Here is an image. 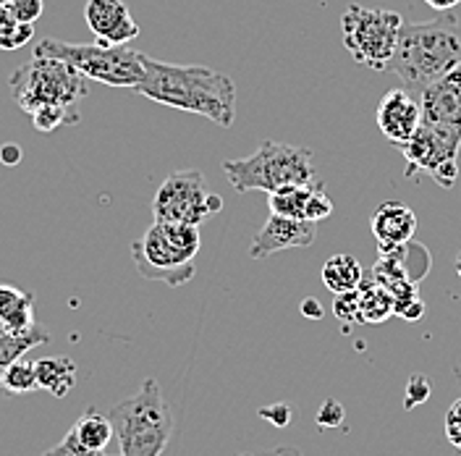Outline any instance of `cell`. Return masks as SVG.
<instances>
[{
    "label": "cell",
    "instance_id": "cell-8",
    "mask_svg": "<svg viewBox=\"0 0 461 456\" xmlns=\"http://www.w3.org/2000/svg\"><path fill=\"white\" fill-rule=\"evenodd\" d=\"M402 27L403 19L396 11L365 8L359 3H351L341 16V40L348 56L357 63L373 71H385L396 50Z\"/></svg>",
    "mask_w": 461,
    "mask_h": 456
},
{
    "label": "cell",
    "instance_id": "cell-44",
    "mask_svg": "<svg viewBox=\"0 0 461 456\" xmlns=\"http://www.w3.org/2000/svg\"><path fill=\"white\" fill-rule=\"evenodd\" d=\"M8 3H11V0H0V5H8Z\"/></svg>",
    "mask_w": 461,
    "mask_h": 456
},
{
    "label": "cell",
    "instance_id": "cell-2",
    "mask_svg": "<svg viewBox=\"0 0 461 456\" xmlns=\"http://www.w3.org/2000/svg\"><path fill=\"white\" fill-rule=\"evenodd\" d=\"M461 63V24L454 14H438L430 22L403 24L396 50L388 60V74L406 87L425 89Z\"/></svg>",
    "mask_w": 461,
    "mask_h": 456
},
{
    "label": "cell",
    "instance_id": "cell-14",
    "mask_svg": "<svg viewBox=\"0 0 461 456\" xmlns=\"http://www.w3.org/2000/svg\"><path fill=\"white\" fill-rule=\"evenodd\" d=\"M430 270V252L428 247L417 244L414 239L406 242L396 250H388V252H380V260L375 262L373 278L377 284H385V281H393V278H403V281H411V284L420 286V281L428 276Z\"/></svg>",
    "mask_w": 461,
    "mask_h": 456
},
{
    "label": "cell",
    "instance_id": "cell-37",
    "mask_svg": "<svg viewBox=\"0 0 461 456\" xmlns=\"http://www.w3.org/2000/svg\"><path fill=\"white\" fill-rule=\"evenodd\" d=\"M461 423V399H456L451 406H448V412H446V425H459Z\"/></svg>",
    "mask_w": 461,
    "mask_h": 456
},
{
    "label": "cell",
    "instance_id": "cell-3",
    "mask_svg": "<svg viewBox=\"0 0 461 456\" xmlns=\"http://www.w3.org/2000/svg\"><path fill=\"white\" fill-rule=\"evenodd\" d=\"M200 226L155 221L144 231L142 239L131 244V257L142 278L178 288L194 278V260L200 255Z\"/></svg>",
    "mask_w": 461,
    "mask_h": 456
},
{
    "label": "cell",
    "instance_id": "cell-6",
    "mask_svg": "<svg viewBox=\"0 0 461 456\" xmlns=\"http://www.w3.org/2000/svg\"><path fill=\"white\" fill-rule=\"evenodd\" d=\"M34 56L66 60L79 74H85L86 79L108 87L134 89L144 79L142 53L131 50L129 45H105V42L74 45V42L45 37L34 45Z\"/></svg>",
    "mask_w": 461,
    "mask_h": 456
},
{
    "label": "cell",
    "instance_id": "cell-5",
    "mask_svg": "<svg viewBox=\"0 0 461 456\" xmlns=\"http://www.w3.org/2000/svg\"><path fill=\"white\" fill-rule=\"evenodd\" d=\"M223 173L236 192H276L291 184H310L317 173L312 166V152L307 147L284 142H265L249 158L226 160Z\"/></svg>",
    "mask_w": 461,
    "mask_h": 456
},
{
    "label": "cell",
    "instance_id": "cell-23",
    "mask_svg": "<svg viewBox=\"0 0 461 456\" xmlns=\"http://www.w3.org/2000/svg\"><path fill=\"white\" fill-rule=\"evenodd\" d=\"M32 126L37 129V132H42V134H50V132H56L60 126H74V123H79L82 121V114H79V108H68V105H40V108H34L32 114Z\"/></svg>",
    "mask_w": 461,
    "mask_h": 456
},
{
    "label": "cell",
    "instance_id": "cell-29",
    "mask_svg": "<svg viewBox=\"0 0 461 456\" xmlns=\"http://www.w3.org/2000/svg\"><path fill=\"white\" fill-rule=\"evenodd\" d=\"M42 8H45L42 0H11L8 3L14 22H22V24H34L42 16Z\"/></svg>",
    "mask_w": 461,
    "mask_h": 456
},
{
    "label": "cell",
    "instance_id": "cell-4",
    "mask_svg": "<svg viewBox=\"0 0 461 456\" xmlns=\"http://www.w3.org/2000/svg\"><path fill=\"white\" fill-rule=\"evenodd\" d=\"M108 415L121 456H160L166 451L173 435V412L155 378H147L134 397L118 401Z\"/></svg>",
    "mask_w": 461,
    "mask_h": 456
},
{
    "label": "cell",
    "instance_id": "cell-10",
    "mask_svg": "<svg viewBox=\"0 0 461 456\" xmlns=\"http://www.w3.org/2000/svg\"><path fill=\"white\" fill-rule=\"evenodd\" d=\"M399 150L406 160V178H414L417 171L432 173L446 160H456L461 150V126L422 121L414 137Z\"/></svg>",
    "mask_w": 461,
    "mask_h": 456
},
{
    "label": "cell",
    "instance_id": "cell-26",
    "mask_svg": "<svg viewBox=\"0 0 461 456\" xmlns=\"http://www.w3.org/2000/svg\"><path fill=\"white\" fill-rule=\"evenodd\" d=\"M333 200L328 197V192H325V184L322 181H317L315 192H312V197L307 202V221H312V223H320V221H325V218H330L333 215Z\"/></svg>",
    "mask_w": 461,
    "mask_h": 456
},
{
    "label": "cell",
    "instance_id": "cell-15",
    "mask_svg": "<svg viewBox=\"0 0 461 456\" xmlns=\"http://www.w3.org/2000/svg\"><path fill=\"white\" fill-rule=\"evenodd\" d=\"M370 226H373V236L377 239L380 252H388V250H396L406 242H411L420 221H417V215H414V210L409 205L388 200L375 207Z\"/></svg>",
    "mask_w": 461,
    "mask_h": 456
},
{
    "label": "cell",
    "instance_id": "cell-28",
    "mask_svg": "<svg viewBox=\"0 0 461 456\" xmlns=\"http://www.w3.org/2000/svg\"><path fill=\"white\" fill-rule=\"evenodd\" d=\"M42 456H105V454H97V451L86 449L85 443L77 438V433H74V430H68V433L63 435V441L56 443L53 449H48Z\"/></svg>",
    "mask_w": 461,
    "mask_h": 456
},
{
    "label": "cell",
    "instance_id": "cell-32",
    "mask_svg": "<svg viewBox=\"0 0 461 456\" xmlns=\"http://www.w3.org/2000/svg\"><path fill=\"white\" fill-rule=\"evenodd\" d=\"M259 417L262 420H270L276 428H286L288 423L294 420V409L288 404H270V406L259 409Z\"/></svg>",
    "mask_w": 461,
    "mask_h": 456
},
{
    "label": "cell",
    "instance_id": "cell-22",
    "mask_svg": "<svg viewBox=\"0 0 461 456\" xmlns=\"http://www.w3.org/2000/svg\"><path fill=\"white\" fill-rule=\"evenodd\" d=\"M359 307H362V323L365 325H380L388 317H393V296L388 294L385 286H380L377 281H365L359 284Z\"/></svg>",
    "mask_w": 461,
    "mask_h": 456
},
{
    "label": "cell",
    "instance_id": "cell-19",
    "mask_svg": "<svg viewBox=\"0 0 461 456\" xmlns=\"http://www.w3.org/2000/svg\"><path fill=\"white\" fill-rule=\"evenodd\" d=\"M71 430L77 433V438L85 443L86 449H92V451H97V454H105L108 446H111V441L115 438L111 415H103V412H97V409H92V406L85 409V412L77 417V423L71 425Z\"/></svg>",
    "mask_w": 461,
    "mask_h": 456
},
{
    "label": "cell",
    "instance_id": "cell-35",
    "mask_svg": "<svg viewBox=\"0 0 461 456\" xmlns=\"http://www.w3.org/2000/svg\"><path fill=\"white\" fill-rule=\"evenodd\" d=\"M422 315H425V302H422V299H414L399 317H403L406 323H414V320H420Z\"/></svg>",
    "mask_w": 461,
    "mask_h": 456
},
{
    "label": "cell",
    "instance_id": "cell-18",
    "mask_svg": "<svg viewBox=\"0 0 461 456\" xmlns=\"http://www.w3.org/2000/svg\"><path fill=\"white\" fill-rule=\"evenodd\" d=\"M34 370H37L40 388H45L56 399H63L74 388L77 362L68 360V357H42V360L34 362Z\"/></svg>",
    "mask_w": 461,
    "mask_h": 456
},
{
    "label": "cell",
    "instance_id": "cell-34",
    "mask_svg": "<svg viewBox=\"0 0 461 456\" xmlns=\"http://www.w3.org/2000/svg\"><path fill=\"white\" fill-rule=\"evenodd\" d=\"M0 163L3 166H19L22 163V147L19 144H3L0 147Z\"/></svg>",
    "mask_w": 461,
    "mask_h": 456
},
{
    "label": "cell",
    "instance_id": "cell-25",
    "mask_svg": "<svg viewBox=\"0 0 461 456\" xmlns=\"http://www.w3.org/2000/svg\"><path fill=\"white\" fill-rule=\"evenodd\" d=\"M333 313L341 323H362V307H359V288L354 291H344V294H336V302H333Z\"/></svg>",
    "mask_w": 461,
    "mask_h": 456
},
{
    "label": "cell",
    "instance_id": "cell-7",
    "mask_svg": "<svg viewBox=\"0 0 461 456\" xmlns=\"http://www.w3.org/2000/svg\"><path fill=\"white\" fill-rule=\"evenodd\" d=\"M8 87L24 114H32L40 105L79 108V103L86 97L85 74H79L66 60L48 56H32L27 63H22L11 74Z\"/></svg>",
    "mask_w": 461,
    "mask_h": 456
},
{
    "label": "cell",
    "instance_id": "cell-42",
    "mask_svg": "<svg viewBox=\"0 0 461 456\" xmlns=\"http://www.w3.org/2000/svg\"><path fill=\"white\" fill-rule=\"evenodd\" d=\"M3 370H5V368L0 365V394H5V391H3Z\"/></svg>",
    "mask_w": 461,
    "mask_h": 456
},
{
    "label": "cell",
    "instance_id": "cell-43",
    "mask_svg": "<svg viewBox=\"0 0 461 456\" xmlns=\"http://www.w3.org/2000/svg\"><path fill=\"white\" fill-rule=\"evenodd\" d=\"M456 273H459V278H461V252L459 257H456Z\"/></svg>",
    "mask_w": 461,
    "mask_h": 456
},
{
    "label": "cell",
    "instance_id": "cell-39",
    "mask_svg": "<svg viewBox=\"0 0 461 456\" xmlns=\"http://www.w3.org/2000/svg\"><path fill=\"white\" fill-rule=\"evenodd\" d=\"M255 456H302L299 449H294V446H281V449H267V451H259Z\"/></svg>",
    "mask_w": 461,
    "mask_h": 456
},
{
    "label": "cell",
    "instance_id": "cell-21",
    "mask_svg": "<svg viewBox=\"0 0 461 456\" xmlns=\"http://www.w3.org/2000/svg\"><path fill=\"white\" fill-rule=\"evenodd\" d=\"M362 265L351 255H333L322 265V284L333 294L354 291L362 284Z\"/></svg>",
    "mask_w": 461,
    "mask_h": 456
},
{
    "label": "cell",
    "instance_id": "cell-13",
    "mask_svg": "<svg viewBox=\"0 0 461 456\" xmlns=\"http://www.w3.org/2000/svg\"><path fill=\"white\" fill-rule=\"evenodd\" d=\"M85 19L95 40L105 45H129L140 37V24L123 0H86Z\"/></svg>",
    "mask_w": 461,
    "mask_h": 456
},
{
    "label": "cell",
    "instance_id": "cell-24",
    "mask_svg": "<svg viewBox=\"0 0 461 456\" xmlns=\"http://www.w3.org/2000/svg\"><path fill=\"white\" fill-rule=\"evenodd\" d=\"M3 391L5 394H32V391H40V380H37V370H34V362H27L24 357L11 362L5 370H3Z\"/></svg>",
    "mask_w": 461,
    "mask_h": 456
},
{
    "label": "cell",
    "instance_id": "cell-16",
    "mask_svg": "<svg viewBox=\"0 0 461 456\" xmlns=\"http://www.w3.org/2000/svg\"><path fill=\"white\" fill-rule=\"evenodd\" d=\"M420 103H422V121L461 126V63L425 87Z\"/></svg>",
    "mask_w": 461,
    "mask_h": 456
},
{
    "label": "cell",
    "instance_id": "cell-46",
    "mask_svg": "<svg viewBox=\"0 0 461 456\" xmlns=\"http://www.w3.org/2000/svg\"><path fill=\"white\" fill-rule=\"evenodd\" d=\"M105 456H108V454H105Z\"/></svg>",
    "mask_w": 461,
    "mask_h": 456
},
{
    "label": "cell",
    "instance_id": "cell-31",
    "mask_svg": "<svg viewBox=\"0 0 461 456\" xmlns=\"http://www.w3.org/2000/svg\"><path fill=\"white\" fill-rule=\"evenodd\" d=\"M32 32H34V24H22V22H16V27L8 29V32L0 37V50H19V48H24L29 40H32Z\"/></svg>",
    "mask_w": 461,
    "mask_h": 456
},
{
    "label": "cell",
    "instance_id": "cell-45",
    "mask_svg": "<svg viewBox=\"0 0 461 456\" xmlns=\"http://www.w3.org/2000/svg\"><path fill=\"white\" fill-rule=\"evenodd\" d=\"M241 456H255V454H241Z\"/></svg>",
    "mask_w": 461,
    "mask_h": 456
},
{
    "label": "cell",
    "instance_id": "cell-36",
    "mask_svg": "<svg viewBox=\"0 0 461 456\" xmlns=\"http://www.w3.org/2000/svg\"><path fill=\"white\" fill-rule=\"evenodd\" d=\"M16 27V22H14V16H11V11H8V5H0V37L8 32V29Z\"/></svg>",
    "mask_w": 461,
    "mask_h": 456
},
{
    "label": "cell",
    "instance_id": "cell-40",
    "mask_svg": "<svg viewBox=\"0 0 461 456\" xmlns=\"http://www.w3.org/2000/svg\"><path fill=\"white\" fill-rule=\"evenodd\" d=\"M446 438L451 441V446L461 451V423L459 425H446Z\"/></svg>",
    "mask_w": 461,
    "mask_h": 456
},
{
    "label": "cell",
    "instance_id": "cell-41",
    "mask_svg": "<svg viewBox=\"0 0 461 456\" xmlns=\"http://www.w3.org/2000/svg\"><path fill=\"white\" fill-rule=\"evenodd\" d=\"M302 313L307 315V317H322V307L317 305V299H304Z\"/></svg>",
    "mask_w": 461,
    "mask_h": 456
},
{
    "label": "cell",
    "instance_id": "cell-38",
    "mask_svg": "<svg viewBox=\"0 0 461 456\" xmlns=\"http://www.w3.org/2000/svg\"><path fill=\"white\" fill-rule=\"evenodd\" d=\"M430 8H435L438 14H446V11H451V8H456L461 0H425Z\"/></svg>",
    "mask_w": 461,
    "mask_h": 456
},
{
    "label": "cell",
    "instance_id": "cell-1",
    "mask_svg": "<svg viewBox=\"0 0 461 456\" xmlns=\"http://www.w3.org/2000/svg\"><path fill=\"white\" fill-rule=\"evenodd\" d=\"M144 79L134 87L144 97L176 111L197 114L229 129L236 121V85L210 66H178L142 56Z\"/></svg>",
    "mask_w": 461,
    "mask_h": 456
},
{
    "label": "cell",
    "instance_id": "cell-20",
    "mask_svg": "<svg viewBox=\"0 0 461 456\" xmlns=\"http://www.w3.org/2000/svg\"><path fill=\"white\" fill-rule=\"evenodd\" d=\"M317 181L320 178L310 181V184H291V187H281V189L270 192V197H267L270 213L307 221V202H310L312 192H315Z\"/></svg>",
    "mask_w": 461,
    "mask_h": 456
},
{
    "label": "cell",
    "instance_id": "cell-33",
    "mask_svg": "<svg viewBox=\"0 0 461 456\" xmlns=\"http://www.w3.org/2000/svg\"><path fill=\"white\" fill-rule=\"evenodd\" d=\"M430 176L435 178V184H438V187L451 189V187L456 184V178H459V163H456V160H446V163H443V166H438Z\"/></svg>",
    "mask_w": 461,
    "mask_h": 456
},
{
    "label": "cell",
    "instance_id": "cell-12",
    "mask_svg": "<svg viewBox=\"0 0 461 456\" xmlns=\"http://www.w3.org/2000/svg\"><path fill=\"white\" fill-rule=\"evenodd\" d=\"M317 239V223L302 221V218H286L270 213L265 226L259 228L258 236L252 239L249 255L252 260H267L276 252L284 250H296V247H310Z\"/></svg>",
    "mask_w": 461,
    "mask_h": 456
},
{
    "label": "cell",
    "instance_id": "cell-17",
    "mask_svg": "<svg viewBox=\"0 0 461 456\" xmlns=\"http://www.w3.org/2000/svg\"><path fill=\"white\" fill-rule=\"evenodd\" d=\"M34 325V294L14 286H0V331L24 333Z\"/></svg>",
    "mask_w": 461,
    "mask_h": 456
},
{
    "label": "cell",
    "instance_id": "cell-27",
    "mask_svg": "<svg viewBox=\"0 0 461 456\" xmlns=\"http://www.w3.org/2000/svg\"><path fill=\"white\" fill-rule=\"evenodd\" d=\"M430 391L432 388L428 375H411L409 383H406V394H403V409L411 412L414 406L425 404V401L430 399Z\"/></svg>",
    "mask_w": 461,
    "mask_h": 456
},
{
    "label": "cell",
    "instance_id": "cell-11",
    "mask_svg": "<svg viewBox=\"0 0 461 456\" xmlns=\"http://www.w3.org/2000/svg\"><path fill=\"white\" fill-rule=\"evenodd\" d=\"M375 118L380 134L393 147H402L414 137L422 123V103L411 97L409 89H388L377 103Z\"/></svg>",
    "mask_w": 461,
    "mask_h": 456
},
{
    "label": "cell",
    "instance_id": "cell-30",
    "mask_svg": "<svg viewBox=\"0 0 461 456\" xmlns=\"http://www.w3.org/2000/svg\"><path fill=\"white\" fill-rule=\"evenodd\" d=\"M346 412H344V404L336 399H325L322 401V406H320V412H317V425L322 430L328 428H339L341 423H344Z\"/></svg>",
    "mask_w": 461,
    "mask_h": 456
},
{
    "label": "cell",
    "instance_id": "cell-9",
    "mask_svg": "<svg viewBox=\"0 0 461 456\" xmlns=\"http://www.w3.org/2000/svg\"><path fill=\"white\" fill-rule=\"evenodd\" d=\"M223 210V200L207 189V181L202 171H173L152 200V215L155 221L168 223H189L202 226L210 215Z\"/></svg>",
    "mask_w": 461,
    "mask_h": 456
}]
</instances>
